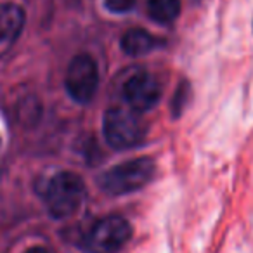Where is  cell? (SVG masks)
<instances>
[{"label":"cell","mask_w":253,"mask_h":253,"mask_svg":"<svg viewBox=\"0 0 253 253\" xmlns=\"http://www.w3.org/2000/svg\"><path fill=\"white\" fill-rule=\"evenodd\" d=\"M47 210L54 218H66L82 207L85 200L84 180L71 172H59L42 191Z\"/></svg>","instance_id":"cell-1"},{"label":"cell","mask_w":253,"mask_h":253,"mask_svg":"<svg viewBox=\"0 0 253 253\" xmlns=\"http://www.w3.org/2000/svg\"><path fill=\"white\" fill-rule=\"evenodd\" d=\"M155 162L148 156H142L106 170L99 182L106 193L122 196V194H130L142 189L155 177Z\"/></svg>","instance_id":"cell-2"},{"label":"cell","mask_w":253,"mask_h":253,"mask_svg":"<svg viewBox=\"0 0 253 253\" xmlns=\"http://www.w3.org/2000/svg\"><path fill=\"white\" fill-rule=\"evenodd\" d=\"M102 130L108 144L115 149H130L146 137V126L134 111L126 108H111L106 111Z\"/></svg>","instance_id":"cell-3"},{"label":"cell","mask_w":253,"mask_h":253,"mask_svg":"<svg viewBox=\"0 0 253 253\" xmlns=\"http://www.w3.org/2000/svg\"><path fill=\"white\" fill-rule=\"evenodd\" d=\"M132 236L128 220L120 215H109L97 220L84 236L82 246L88 253H116Z\"/></svg>","instance_id":"cell-4"},{"label":"cell","mask_w":253,"mask_h":253,"mask_svg":"<svg viewBox=\"0 0 253 253\" xmlns=\"http://www.w3.org/2000/svg\"><path fill=\"white\" fill-rule=\"evenodd\" d=\"M97 64L88 54H78L71 59L66 71V90L80 104H87L97 92Z\"/></svg>","instance_id":"cell-5"},{"label":"cell","mask_w":253,"mask_h":253,"mask_svg":"<svg viewBox=\"0 0 253 253\" xmlns=\"http://www.w3.org/2000/svg\"><path fill=\"white\" fill-rule=\"evenodd\" d=\"M123 95L134 111H148L155 108L162 97V87L153 75L137 73L123 85Z\"/></svg>","instance_id":"cell-6"},{"label":"cell","mask_w":253,"mask_h":253,"mask_svg":"<svg viewBox=\"0 0 253 253\" xmlns=\"http://www.w3.org/2000/svg\"><path fill=\"white\" fill-rule=\"evenodd\" d=\"M25 11L18 4H0V43L14 42L25 26Z\"/></svg>","instance_id":"cell-7"},{"label":"cell","mask_w":253,"mask_h":253,"mask_svg":"<svg viewBox=\"0 0 253 253\" xmlns=\"http://www.w3.org/2000/svg\"><path fill=\"white\" fill-rule=\"evenodd\" d=\"M158 45V40L142 28H132L122 37V49L128 56H144Z\"/></svg>","instance_id":"cell-8"},{"label":"cell","mask_w":253,"mask_h":253,"mask_svg":"<svg viewBox=\"0 0 253 253\" xmlns=\"http://www.w3.org/2000/svg\"><path fill=\"white\" fill-rule=\"evenodd\" d=\"M146 7L149 18L162 25H169L179 18L180 0H146Z\"/></svg>","instance_id":"cell-9"},{"label":"cell","mask_w":253,"mask_h":253,"mask_svg":"<svg viewBox=\"0 0 253 253\" xmlns=\"http://www.w3.org/2000/svg\"><path fill=\"white\" fill-rule=\"evenodd\" d=\"M104 5L108 11L115 12V14H123L134 9L135 0H104Z\"/></svg>","instance_id":"cell-10"},{"label":"cell","mask_w":253,"mask_h":253,"mask_svg":"<svg viewBox=\"0 0 253 253\" xmlns=\"http://www.w3.org/2000/svg\"><path fill=\"white\" fill-rule=\"evenodd\" d=\"M187 97H189V87H187L186 84H182L177 88V94H175V97H173V113H175V115H180V111H182L187 102Z\"/></svg>","instance_id":"cell-11"},{"label":"cell","mask_w":253,"mask_h":253,"mask_svg":"<svg viewBox=\"0 0 253 253\" xmlns=\"http://www.w3.org/2000/svg\"><path fill=\"white\" fill-rule=\"evenodd\" d=\"M26 253H49L45 248H42V246H33V248H30Z\"/></svg>","instance_id":"cell-12"}]
</instances>
